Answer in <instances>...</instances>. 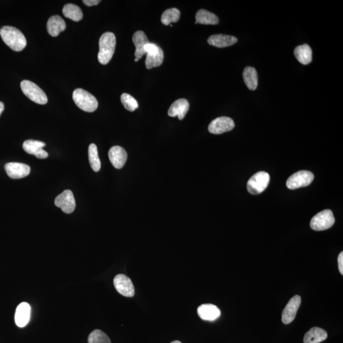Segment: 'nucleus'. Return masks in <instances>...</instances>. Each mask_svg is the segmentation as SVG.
<instances>
[{"instance_id":"f257e3e1","label":"nucleus","mask_w":343,"mask_h":343,"mask_svg":"<svg viewBox=\"0 0 343 343\" xmlns=\"http://www.w3.org/2000/svg\"><path fill=\"white\" fill-rule=\"evenodd\" d=\"M0 35L5 44L14 51H22L26 47V37L16 27L4 26L0 29Z\"/></svg>"},{"instance_id":"f03ea898","label":"nucleus","mask_w":343,"mask_h":343,"mask_svg":"<svg viewBox=\"0 0 343 343\" xmlns=\"http://www.w3.org/2000/svg\"><path fill=\"white\" fill-rule=\"evenodd\" d=\"M116 37L111 32H105L100 37L98 61L101 64L106 65L111 61L116 47Z\"/></svg>"},{"instance_id":"7ed1b4c3","label":"nucleus","mask_w":343,"mask_h":343,"mask_svg":"<svg viewBox=\"0 0 343 343\" xmlns=\"http://www.w3.org/2000/svg\"><path fill=\"white\" fill-rule=\"evenodd\" d=\"M74 103L83 111L92 112L98 107V101L93 95L84 89H77L72 94Z\"/></svg>"},{"instance_id":"20e7f679","label":"nucleus","mask_w":343,"mask_h":343,"mask_svg":"<svg viewBox=\"0 0 343 343\" xmlns=\"http://www.w3.org/2000/svg\"><path fill=\"white\" fill-rule=\"evenodd\" d=\"M22 92L27 97L39 104H46L48 102L47 95L36 84L29 80H23L21 83Z\"/></svg>"},{"instance_id":"39448f33","label":"nucleus","mask_w":343,"mask_h":343,"mask_svg":"<svg viewBox=\"0 0 343 343\" xmlns=\"http://www.w3.org/2000/svg\"><path fill=\"white\" fill-rule=\"evenodd\" d=\"M270 176L266 172H257L247 182L248 192L252 195H259L263 192L269 186Z\"/></svg>"},{"instance_id":"423d86ee","label":"nucleus","mask_w":343,"mask_h":343,"mask_svg":"<svg viewBox=\"0 0 343 343\" xmlns=\"http://www.w3.org/2000/svg\"><path fill=\"white\" fill-rule=\"evenodd\" d=\"M335 218L331 210H324L318 213L310 221V227L315 231H324L334 224Z\"/></svg>"},{"instance_id":"0eeeda50","label":"nucleus","mask_w":343,"mask_h":343,"mask_svg":"<svg viewBox=\"0 0 343 343\" xmlns=\"http://www.w3.org/2000/svg\"><path fill=\"white\" fill-rule=\"evenodd\" d=\"M145 51L147 55L145 61L147 69H151L154 67L161 66L164 61V54L159 46L149 43L145 47Z\"/></svg>"},{"instance_id":"6e6552de","label":"nucleus","mask_w":343,"mask_h":343,"mask_svg":"<svg viewBox=\"0 0 343 343\" xmlns=\"http://www.w3.org/2000/svg\"><path fill=\"white\" fill-rule=\"evenodd\" d=\"M314 179V175L308 170H300L295 172L287 179L286 185L290 189L309 186Z\"/></svg>"},{"instance_id":"1a4fd4ad","label":"nucleus","mask_w":343,"mask_h":343,"mask_svg":"<svg viewBox=\"0 0 343 343\" xmlns=\"http://www.w3.org/2000/svg\"><path fill=\"white\" fill-rule=\"evenodd\" d=\"M235 123L231 118L222 117L217 118L210 123L208 127L209 132L213 134H221L232 131Z\"/></svg>"},{"instance_id":"9d476101","label":"nucleus","mask_w":343,"mask_h":343,"mask_svg":"<svg viewBox=\"0 0 343 343\" xmlns=\"http://www.w3.org/2000/svg\"><path fill=\"white\" fill-rule=\"evenodd\" d=\"M55 205L61 208L62 211L66 214H71L74 212L76 207V202L73 194L71 190H65L55 199Z\"/></svg>"},{"instance_id":"9b49d317","label":"nucleus","mask_w":343,"mask_h":343,"mask_svg":"<svg viewBox=\"0 0 343 343\" xmlns=\"http://www.w3.org/2000/svg\"><path fill=\"white\" fill-rule=\"evenodd\" d=\"M114 285L118 292L125 297H133L135 289L131 280L126 275L119 274L114 279Z\"/></svg>"},{"instance_id":"f8f14e48","label":"nucleus","mask_w":343,"mask_h":343,"mask_svg":"<svg viewBox=\"0 0 343 343\" xmlns=\"http://www.w3.org/2000/svg\"><path fill=\"white\" fill-rule=\"evenodd\" d=\"M301 303V298L296 295L290 299L282 313V320L284 324H289L294 320Z\"/></svg>"},{"instance_id":"ddd939ff","label":"nucleus","mask_w":343,"mask_h":343,"mask_svg":"<svg viewBox=\"0 0 343 343\" xmlns=\"http://www.w3.org/2000/svg\"><path fill=\"white\" fill-rule=\"evenodd\" d=\"M5 170L7 175L12 179H22L28 176L31 168L22 163L11 162L5 165Z\"/></svg>"},{"instance_id":"4468645a","label":"nucleus","mask_w":343,"mask_h":343,"mask_svg":"<svg viewBox=\"0 0 343 343\" xmlns=\"http://www.w3.org/2000/svg\"><path fill=\"white\" fill-rule=\"evenodd\" d=\"M46 146V144L45 142L35 140H27L22 145L24 151L27 154L34 155L39 159H47L49 157L47 152L43 149Z\"/></svg>"},{"instance_id":"2eb2a0df","label":"nucleus","mask_w":343,"mask_h":343,"mask_svg":"<svg viewBox=\"0 0 343 343\" xmlns=\"http://www.w3.org/2000/svg\"><path fill=\"white\" fill-rule=\"evenodd\" d=\"M108 157L112 165L117 169H122L127 160V154L123 147L115 146L109 149Z\"/></svg>"},{"instance_id":"dca6fc26","label":"nucleus","mask_w":343,"mask_h":343,"mask_svg":"<svg viewBox=\"0 0 343 343\" xmlns=\"http://www.w3.org/2000/svg\"><path fill=\"white\" fill-rule=\"evenodd\" d=\"M31 316V307L27 302H22L17 307L15 322L17 326L24 327L28 324Z\"/></svg>"},{"instance_id":"f3484780","label":"nucleus","mask_w":343,"mask_h":343,"mask_svg":"<svg viewBox=\"0 0 343 343\" xmlns=\"http://www.w3.org/2000/svg\"><path fill=\"white\" fill-rule=\"evenodd\" d=\"M207 42L210 46L217 47V48H224V47L234 46L238 42V39L236 37L230 36V35L219 34L210 36Z\"/></svg>"},{"instance_id":"a211bd4d","label":"nucleus","mask_w":343,"mask_h":343,"mask_svg":"<svg viewBox=\"0 0 343 343\" xmlns=\"http://www.w3.org/2000/svg\"><path fill=\"white\" fill-rule=\"evenodd\" d=\"M189 109V102L185 99H180L170 106L168 115L171 117H178L180 120L184 119Z\"/></svg>"},{"instance_id":"6ab92c4d","label":"nucleus","mask_w":343,"mask_h":343,"mask_svg":"<svg viewBox=\"0 0 343 343\" xmlns=\"http://www.w3.org/2000/svg\"><path fill=\"white\" fill-rule=\"evenodd\" d=\"M198 314L202 320L214 321L221 315V311L216 306L212 304H204L198 308Z\"/></svg>"},{"instance_id":"aec40b11","label":"nucleus","mask_w":343,"mask_h":343,"mask_svg":"<svg viewBox=\"0 0 343 343\" xmlns=\"http://www.w3.org/2000/svg\"><path fill=\"white\" fill-rule=\"evenodd\" d=\"M132 41H133L135 47H136L135 56H136V59L139 60L143 57L144 55L146 54L145 47L150 42L147 39L146 34L141 31L135 32L133 37H132Z\"/></svg>"},{"instance_id":"412c9836","label":"nucleus","mask_w":343,"mask_h":343,"mask_svg":"<svg viewBox=\"0 0 343 343\" xmlns=\"http://www.w3.org/2000/svg\"><path fill=\"white\" fill-rule=\"evenodd\" d=\"M66 25L64 19L59 16H52L47 22V31L51 36L56 37L66 29Z\"/></svg>"},{"instance_id":"4be33fe9","label":"nucleus","mask_w":343,"mask_h":343,"mask_svg":"<svg viewBox=\"0 0 343 343\" xmlns=\"http://www.w3.org/2000/svg\"><path fill=\"white\" fill-rule=\"evenodd\" d=\"M327 338V333L320 327H313L304 335V343H320Z\"/></svg>"},{"instance_id":"5701e85b","label":"nucleus","mask_w":343,"mask_h":343,"mask_svg":"<svg viewBox=\"0 0 343 343\" xmlns=\"http://www.w3.org/2000/svg\"><path fill=\"white\" fill-rule=\"evenodd\" d=\"M294 54L297 61L302 64L308 65L312 61V50L308 44L297 47Z\"/></svg>"},{"instance_id":"b1692460","label":"nucleus","mask_w":343,"mask_h":343,"mask_svg":"<svg viewBox=\"0 0 343 343\" xmlns=\"http://www.w3.org/2000/svg\"><path fill=\"white\" fill-rule=\"evenodd\" d=\"M243 77L248 89L251 91H255L257 89L258 85V74L256 69L250 66L245 67L243 72Z\"/></svg>"},{"instance_id":"393cba45","label":"nucleus","mask_w":343,"mask_h":343,"mask_svg":"<svg viewBox=\"0 0 343 343\" xmlns=\"http://www.w3.org/2000/svg\"><path fill=\"white\" fill-rule=\"evenodd\" d=\"M195 24H201L205 25H216L219 23L218 17L206 10L201 9L198 11Z\"/></svg>"},{"instance_id":"a878e982","label":"nucleus","mask_w":343,"mask_h":343,"mask_svg":"<svg viewBox=\"0 0 343 343\" xmlns=\"http://www.w3.org/2000/svg\"><path fill=\"white\" fill-rule=\"evenodd\" d=\"M62 14L67 18L74 22H79L83 19L82 11L76 5L66 4L62 9Z\"/></svg>"},{"instance_id":"bb28decb","label":"nucleus","mask_w":343,"mask_h":343,"mask_svg":"<svg viewBox=\"0 0 343 343\" xmlns=\"http://www.w3.org/2000/svg\"><path fill=\"white\" fill-rule=\"evenodd\" d=\"M89 159L92 170L94 172L99 171L101 169V164L96 144H91L89 147Z\"/></svg>"},{"instance_id":"cd10ccee","label":"nucleus","mask_w":343,"mask_h":343,"mask_svg":"<svg viewBox=\"0 0 343 343\" xmlns=\"http://www.w3.org/2000/svg\"><path fill=\"white\" fill-rule=\"evenodd\" d=\"M181 12L176 8L167 9L163 13L161 17L162 23L164 25H170L172 22H177L179 21Z\"/></svg>"},{"instance_id":"c85d7f7f","label":"nucleus","mask_w":343,"mask_h":343,"mask_svg":"<svg viewBox=\"0 0 343 343\" xmlns=\"http://www.w3.org/2000/svg\"><path fill=\"white\" fill-rule=\"evenodd\" d=\"M89 343H111L109 337L102 330L96 329L90 334Z\"/></svg>"},{"instance_id":"c756f323","label":"nucleus","mask_w":343,"mask_h":343,"mask_svg":"<svg viewBox=\"0 0 343 343\" xmlns=\"http://www.w3.org/2000/svg\"><path fill=\"white\" fill-rule=\"evenodd\" d=\"M121 102L125 109L129 111H134L138 108V102L131 95L127 93L123 94L121 96Z\"/></svg>"},{"instance_id":"7c9ffc66","label":"nucleus","mask_w":343,"mask_h":343,"mask_svg":"<svg viewBox=\"0 0 343 343\" xmlns=\"http://www.w3.org/2000/svg\"><path fill=\"white\" fill-rule=\"evenodd\" d=\"M338 261V267H339V270L340 274L343 275V252H341L339 254L337 259Z\"/></svg>"},{"instance_id":"2f4dec72","label":"nucleus","mask_w":343,"mask_h":343,"mask_svg":"<svg viewBox=\"0 0 343 343\" xmlns=\"http://www.w3.org/2000/svg\"><path fill=\"white\" fill-rule=\"evenodd\" d=\"M100 2H101L100 0H84V1H83V3H84L85 6L88 7L97 6Z\"/></svg>"},{"instance_id":"473e14b6","label":"nucleus","mask_w":343,"mask_h":343,"mask_svg":"<svg viewBox=\"0 0 343 343\" xmlns=\"http://www.w3.org/2000/svg\"><path fill=\"white\" fill-rule=\"evenodd\" d=\"M5 109L4 104L3 102L0 101V117L2 114V112H4Z\"/></svg>"},{"instance_id":"72a5a7b5","label":"nucleus","mask_w":343,"mask_h":343,"mask_svg":"<svg viewBox=\"0 0 343 343\" xmlns=\"http://www.w3.org/2000/svg\"><path fill=\"white\" fill-rule=\"evenodd\" d=\"M171 343H181V342L179 341V340H175V341L172 342Z\"/></svg>"},{"instance_id":"f704fd0d","label":"nucleus","mask_w":343,"mask_h":343,"mask_svg":"<svg viewBox=\"0 0 343 343\" xmlns=\"http://www.w3.org/2000/svg\"><path fill=\"white\" fill-rule=\"evenodd\" d=\"M134 61H135V62H138V61H139V59L136 58V59H135Z\"/></svg>"}]
</instances>
